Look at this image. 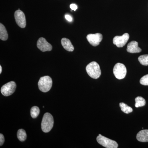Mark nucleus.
I'll use <instances>...</instances> for the list:
<instances>
[{"label": "nucleus", "mask_w": 148, "mask_h": 148, "mask_svg": "<svg viewBox=\"0 0 148 148\" xmlns=\"http://www.w3.org/2000/svg\"><path fill=\"white\" fill-rule=\"evenodd\" d=\"M70 8L72 10L76 11L77 9V6L75 4H72L70 5Z\"/></svg>", "instance_id": "nucleus-22"}, {"label": "nucleus", "mask_w": 148, "mask_h": 148, "mask_svg": "<svg viewBox=\"0 0 148 148\" xmlns=\"http://www.w3.org/2000/svg\"><path fill=\"white\" fill-rule=\"evenodd\" d=\"M37 47L42 52L51 51L52 49V47L50 44L44 38H40L37 41Z\"/></svg>", "instance_id": "nucleus-10"}, {"label": "nucleus", "mask_w": 148, "mask_h": 148, "mask_svg": "<svg viewBox=\"0 0 148 148\" xmlns=\"http://www.w3.org/2000/svg\"><path fill=\"white\" fill-rule=\"evenodd\" d=\"M52 80L48 76L41 77L38 83L39 89L43 92H47L52 87Z\"/></svg>", "instance_id": "nucleus-3"}, {"label": "nucleus", "mask_w": 148, "mask_h": 148, "mask_svg": "<svg viewBox=\"0 0 148 148\" xmlns=\"http://www.w3.org/2000/svg\"><path fill=\"white\" fill-rule=\"evenodd\" d=\"M136 138L139 142H148V130H141L137 134Z\"/></svg>", "instance_id": "nucleus-12"}, {"label": "nucleus", "mask_w": 148, "mask_h": 148, "mask_svg": "<svg viewBox=\"0 0 148 148\" xmlns=\"http://www.w3.org/2000/svg\"><path fill=\"white\" fill-rule=\"evenodd\" d=\"M113 73L117 79H122L125 77L127 73V69L124 64L117 63L114 66Z\"/></svg>", "instance_id": "nucleus-5"}, {"label": "nucleus", "mask_w": 148, "mask_h": 148, "mask_svg": "<svg viewBox=\"0 0 148 148\" xmlns=\"http://www.w3.org/2000/svg\"><path fill=\"white\" fill-rule=\"evenodd\" d=\"M16 88V84L14 81H11L3 85L1 88V92L5 96L12 95Z\"/></svg>", "instance_id": "nucleus-6"}, {"label": "nucleus", "mask_w": 148, "mask_h": 148, "mask_svg": "<svg viewBox=\"0 0 148 148\" xmlns=\"http://www.w3.org/2000/svg\"><path fill=\"white\" fill-rule=\"evenodd\" d=\"M40 110L38 107L37 106H34L31 110V115L33 118H37L39 114Z\"/></svg>", "instance_id": "nucleus-18"}, {"label": "nucleus", "mask_w": 148, "mask_h": 148, "mask_svg": "<svg viewBox=\"0 0 148 148\" xmlns=\"http://www.w3.org/2000/svg\"><path fill=\"white\" fill-rule=\"evenodd\" d=\"M5 142V138L2 134H0V145H3Z\"/></svg>", "instance_id": "nucleus-21"}, {"label": "nucleus", "mask_w": 148, "mask_h": 148, "mask_svg": "<svg viewBox=\"0 0 148 148\" xmlns=\"http://www.w3.org/2000/svg\"><path fill=\"white\" fill-rule=\"evenodd\" d=\"M140 83L143 85L148 86V74L141 78L140 80Z\"/></svg>", "instance_id": "nucleus-20"}, {"label": "nucleus", "mask_w": 148, "mask_h": 148, "mask_svg": "<svg viewBox=\"0 0 148 148\" xmlns=\"http://www.w3.org/2000/svg\"><path fill=\"white\" fill-rule=\"evenodd\" d=\"M14 16L15 21L18 26L21 28H25L26 26V20L24 12L19 9L14 12Z\"/></svg>", "instance_id": "nucleus-7"}, {"label": "nucleus", "mask_w": 148, "mask_h": 148, "mask_svg": "<svg viewBox=\"0 0 148 148\" xmlns=\"http://www.w3.org/2000/svg\"><path fill=\"white\" fill-rule=\"evenodd\" d=\"M65 18H66V20H68L69 21H72L73 20V18L71 16H70L69 14H66L65 15Z\"/></svg>", "instance_id": "nucleus-23"}, {"label": "nucleus", "mask_w": 148, "mask_h": 148, "mask_svg": "<svg viewBox=\"0 0 148 148\" xmlns=\"http://www.w3.org/2000/svg\"><path fill=\"white\" fill-rule=\"evenodd\" d=\"M61 44L63 47L69 51H73L74 50L73 46L72 45L71 41L66 38H63L61 40Z\"/></svg>", "instance_id": "nucleus-13"}, {"label": "nucleus", "mask_w": 148, "mask_h": 148, "mask_svg": "<svg viewBox=\"0 0 148 148\" xmlns=\"http://www.w3.org/2000/svg\"><path fill=\"white\" fill-rule=\"evenodd\" d=\"M17 138L21 142H23L26 140L27 138V133L24 129L18 130L17 133Z\"/></svg>", "instance_id": "nucleus-15"}, {"label": "nucleus", "mask_w": 148, "mask_h": 148, "mask_svg": "<svg viewBox=\"0 0 148 148\" xmlns=\"http://www.w3.org/2000/svg\"><path fill=\"white\" fill-rule=\"evenodd\" d=\"M127 51L129 53H138L141 52L142 49L138 47L137 42L132 41L127 45Z\"/></svg>", "instance_id": "nucleus-11"}, {"label": "nucleus", "mask_w": 148, "mask_h": 148, "mask_svg": "<svg viewBox=\"0 0 148 148\" xmlns=\"http://www.w3.org/2000/svg\"><path fill=\"white\" fill-rule=\"evenodd\" d=\"M135 106L136 108L143 107L145 105V100L141 96H138L135 99Z\"/></svg>", "instance_id": "nucleus-16"}, {"label": "nucleus", "mask_w": 148, "mask_h": 148, "mask_svg": "<svg viewBox=\"0 0 148 148\" xmlns=\"http://www.w3.org/2000/svg\"><path fill=\"white\" fill-rule=\"evenodd\" d=\"M2 71V69L1 66H0V74L1 73Z\"/></svg>", "instance_id": "nucleus-24"}, {"label": "nucleus", "mask_w": 148, "mask_h": 148, "mask_svg": "<svg viewBox=\"0 0 148 148\" xmlns=\"http://www.w3.org/2000/svg\"><path fill=\"white\" fill-rule=\"evenodd\" d=\"M87 40L91 45L97 46L103 39V35L100 33L95 34H89L86 37Z\"/></svg>", "instance_id": "nucleus-9"}, {"label": "nucleus", "mask_w": 148, "mask_h": 148, "mask_svg": "<svg viewBox=\"0 0 148 148\" xmlns=\"http://www.w3.org/2000/svg\"><path fill=\"white\" fill-rule=\"evenodd\" d=\"M140 64L144 66H148V54L140 56L138 58Z\"/></svg>", "instance_id": "nucleus-19"}, {"label": "nucleus", "mask_w": 148, "mask_h": 148, "mask_svg": "<svg viewBox=\"0 0 148 148\" xmlns=\"http://www.w3.org/2000/svg\"><path fill=\"white\" fill-rule=\"evenodd\" d=\"M86 71L88 75L95 79L98 78L101 75V71L99 64L92 61L88 64L86 67Z\"/></svg>", "instance_id": "nucleus-1"}, {"label": "nucleus", "mask_w": 148, "mask_h": 148, "mask_svg": "<svg viewBox=\"0 0 148 148\" xmlns=\"http://www.w3.org/2000/svg\"><path fill=\"white\" fill-rule=\"evenodd\" d=\"M129 35L125 33L122 36H116L113 39V43L118 47H122L125 45L129 39Z\"/></svg>", "instance_id": "nucleus-8"}, {"label": "nucleus", "mask_w": 148, "mask_h": 148, "mask_svg": "<svg viewBox=\"0 0 148 148\" xmlns=\"http://www.w3.org/2000/svg\"><path fill=\"white\" fill-rule=\"evenodd\" d=\"M120 107L122 112L125 114H129L132 112L133 110L131 107L127 106L126 104L123 103H121L119 104Z\"/></svg>", "instance_id": "nucleus-17"}, {"label": "nucleus", "mask_w": 148, "mask_h": 148, "mask_svg": "<svg viewBox=\"0 0 148 148\" xmlns=\"http://www.w3.org/2000/svg\"><path fill=\"white\" fill-rule=\"evenodd\" d=\"M54 120L52 115L49 113H46L43 116L41 123L42 130L45 133L49 132L53 127Z\"/></svg>", "instance_id": "nucleus-2"}, {"label": "nucleus", "mask_w": 148, "mask_h": 148, "mask_svg": "<svg viewBox=\"0 0 148 148\" xmlns=\"http://www.w3.org/2000/svg\"><path fill=\"white\" fill-rule=\"evenodd\" d=\"M97 141L101 145L107 148H117L118 145L116 141L106 138L99 134L97 137Z\"/></svg>", "instance_id": "nucleus-4"}, {"label": "nucleus", "mask_w": 148, "mask_h": 148, "mask_svg": "<svg viewBox=\"0 0 148 148\" xmlns=\"http://www.w3.org/2000/svg\"><path fill=\"white\" fill-rule=\"evenodd\" d=\"M8 38V34L5 26L0 24V39L2 40L5 41Z\"/></svg>", "instance_id": "nucleus-14"}]
</instances>
